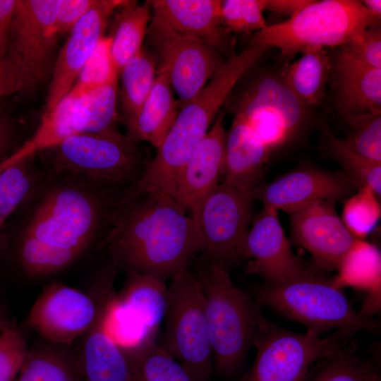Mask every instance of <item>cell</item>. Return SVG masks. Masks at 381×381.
I'll return each instance as SVG.
<instances>
[{
    "instance_id": "cell-42",
    "label": "cell",
    "mask_w": 381,
    "mask_h": 381,
    "mask_svg": "<svg viewBox=\"0 0 381 381\" xmlns=\"http://www.w3.org/2000/svg\"><path fill=\"white\" fill-rule=\"evenodd\" d=\"M97 0H60L56 19L59 34L68 33Z\"/></svg>"
},
{
    "instance_id": "cell-41",
    "label": "cell",
    "mask_w": 381,
    "mask_h": 381,
    "mask_svg": "<svg viewBox=\"0 0 381 381\" xmlns=\"http://www.w3.org/2000/svg\"><path fill=\"white\" fill-rule=\"evenodd\" d=\"M35 83L33 76L8 52L0 64V97L24 90Z\"/></svg>"
},
{
    "instance_id": "cell-7",
    "label": "cell",
    "mask_w": 381,
    "mask_h": 381,
    "mask_svg": "<svg viewBox=\"0 0 381 381\" xmlns=\"http://www.w3.org/2000/svg\"><path fill=\"white\" fill-rule=\"evenodd\" d=\"M136 141L119 132L82 133L46 149L55 171H71L111 183H135L144 167Z\"/></svg>"
},
{
    "instance_id": "cell-48",
    "label": "cell",
    "mask_w": 381,
    "mask_h": 381,
    "mask_svg": "<svg viewBox=\"0 0 381 381\" xmlns=\"http://www.w3.org/2000/svg\"><path fill=\"white\" fill-rule=\"evenodd\" d=\"M1 324H2V322H1V320L0 319V327L1 326Z\"/></svg>"
},
{
    "instance_id": "cell-45",
    "label": "cell",
    "mask_w": 381,
    "mask_h": 381,
    "mask_svg": "<svg viewBox=\"0 0 381 381\" xmlns=\"http://www.w3.org/2000/svg\"><path fill=\"white\" fill-rule=\"evenodd\" d=\"M13 138V123L6 114L0 111V164L10 150Z\"/></svg>"
},
{
    "instance_id": "cell-40",
    "label": "cell",
    "mask_w": 381,
    "mask_h": 381,
    "mask_svg": "<svg viewBox=\"0 0 381 381\" xmlns=\"http://www.w3.org/2000/svg\"><path fill=\"white\" fill-rule=\"evenodd\" d=\"M349 57L375 68H381V27L372 26L338 47Z\"/></svg>"
},
{
    "instance_id": "cell-47",
    "label": "cell",
    "mask_w": 381,
    "mask_h": 381,
    "mask_svg": "<svg viewBox=\"0 0 381 381\" xmlns=\"http://www.w3.org/2000/svg\"><path fill=\"white\" fill-rule=\"evenodd\" d=\"M371 381H381L380 373L376 375Z\"/></svg>"
},
{
    "instance_id": "cell-17",
    "label": "cell",
    "mask_w": 381,
    "mask_h": 381,
    "mask_svg": "<svg viewBox=\"0 0 381 381\" xmlns=\"http://www.w3.org/2000/svg\"><path fill=\"white\" fill-rule=\"evenodd\" d=\"M246 274H257L265 284H278L300 275L306 269L294 254L279 220L277 211L263 207L249 229Z\"/></svg>"
},
{
    "instance_id": "cell-16",
    "label": "cell",
    "mask_w": 381,
    "mask_h": 381,
    "mask_svg": "<svg viewBox=\"0 0 381 381\" xmlns=\"http://www.w3.org/2000/svg\"><path fill=\"white\" fill-rule=\"evenodd\" d=\"M356 188L343 171L305 167L289 172L268 185L255 188L252 196L260 200L265 207L289 213L318 200H345Z\"/></svg>"
},
{
    "instance_id": "cell-36",
    "label": "cell",
    "mask_w": 381,
    "mask_h": 381,
    "mask_svg": "<svg viewBox=\"0 0 381 381\" xmlns=\"http://www.w3.org/2000/svg\"><path fill=\"white\" fill-rule=\"evenodd\" d=\"M266 0L222 1L221 17L229 33L257 32L267 24L263 16Z\"/></svg>"
},
{
    "instance_id": "cell-38",
    "label": "cell",
    "mask_w": 381,
    "mask_h": 381,
    "mask_svg": "<svg viewBox=\"0 0 381 381\" xmlns=\"http://www.w3.org/2000/svg\"><path fill=\"white\" fill-rule=\"evenodd\" d=\"M25 161L0 171V231L5 220L26 197L31 180Z\"/></svg>"
},
{
    "instance_id": "cell-21",
    "label": "cell",
    "mask_w": 381,
    "mask_h": 381,
    "mask_svg": "<svg viewBox=\"0 0 381 381\" xmlns=\"http://www.w3.org/2000/svg\"><path fill=\"white\" fill-rule=\"evenodd\" d=\"M107 305L84 334L75 355L82 381H130L123 348L109 333L106 322Z\"/></svg>"
},
{
    "instance_id": "cell-31",
    "label": "cell",
    "mask_w": 381,
    "mask_h": 381,
    "mask_svg": "<svg viewBox=\"0 0 381 381\" xmlns=\"http://www.w3.org/2000/svg\"><path fill=\"white\" fill-rule=\"evenodd\" d=\"M15 381H82L75 355L65 346L39 344L28 349Z\"/></svg>"
},
{
    "instance_id": "cell-4",
    "label": "cell",
    "mask_w": 381,
    "mask_h": 381,
    "mask_svg": "<svg viewBox=\"0 0 381 381\" xmlns=\"http://www.w3.org/2000/svg\"><path fill=\"white\" fill-rule=\"evenodd\" d=\"M380 25L361 1H315L289 20L267 25L249 44L274 47L291 59L313 47H339L372 26Z\"/></svg>"
},
{
    "instance_id": "cell-28",
    "label": "cell",
    "mask_w": 381,
    "mask_h": 381,
    "mask_svg": "<svg viewBox=\"0 0 381 381\" xmlns=\"http://www.w3.org/2000/svg\"><path fill=\"white\" fill-rule=\"evenodd\" d=\"M332 277L339 289L351 287L367 294L381 295V254L378 248L362 239H356L342 257Z\"/></svg>"
},
{
    "instance_id": "cell-34",
    "label": "cell",
    "mask_w": 381,
    "mask_h": 381,
    "mask_svg": "<svg viewBox=\"0 0 381 381\" xmlns=\"http://www.w3.org/2000/svg\"><path fill=\"white\" fill-rule=\"evenodd\" d=\"M377 195L368 186L345 200L342 222L358 239L365 237L377 224L380 217V205Z\"/></svg>"
},
{
    "instance_id": "cell-22",
    "label": "cell",
    "mask_w": 381,
    "mask_h": 381,
    "mask_svg": "<svg viewBox=\"0 0 381 381\" xmlns=\"http://www.w3.org/2000/svg\"><path fill=\"white\" fill-rule=\"evenodd\" d=\"M334 76L339 103L346 119L381 112V68L367 66L337 49Z\"/></svg>"
},
{
    "instance_id": "cell-25",
    "label": "cell",
    "mask_w": 381,
    "mask_h": 381,
    "mask_svg": "<svg viewBox=\"0 0 381 381\" xmlns=\"http://www.w3.org/2000/svg\"><path fill=\"white\" fill-rule=\"evenodd\" d=\"M69 92L73 96L69 119L73 135L119 131L116 83L110 82L84 92L72 88Z\"/></svg>"
},
{
    "instance_id": "cell-18",
    "label": "cell",
    "mask_w": 381,
    "mask_h": 381,
    "mask_svg": "<svg viewBox=\"0 0 381 381\" xmlns=\"http://www.w3.org/2000/svg\"><path fill=\"white\" fill-rule=\"evenodd\" d=\"M224 113L213 125L187 162L178 181L173 199L195 220L205 200L219 184L224 162Z\"/></svg>"
},
{
    "instance_id": "cell-37",
    "label": "cell",
    "mask_w": 381,
    "mask_h": 381,
    "mask_svg": "<svg viewBox=\"0 0 381 381\" xmlns=\"http://www.w3.org/2000/svg\"><path fill=\"white\" fill-rule=\"evenodd\" d=\"M110 36L101 39L94 52L81 70L73 87L80 92L118 79L111 56Z\"/></svg>"
},
{
    "instance_id": "cell-39",
    "label": "cell",
    "mask_w": 381,
    "mask_h": 381,
    "mask_svg": "<svg viewBox=\"0 0 381 381\" xmlns=\"http://www.w3.org/2000/svg\"><path fill=\"white\" fill-rule=\"evenodd\" d=\"M28 349L22 334L7 328L0 334V381H15L20 372Z\"/></svg>"
},
{
    "instance_id": "cell-46",
    "label": "cell",
    "mask_w": 381,
    "mask_h": 381,
    "mask_svg": "<svg viewBox=\"0 0 381 381\" xmlns=\"http://www.w3.org/2000/svg\"><path fill=\"white\" fill-rule=\"evenodd\" d=\"M362 3L370 15L377 21L380 22L381 19V1L380 0H365Z\"/></svg>"
},
{
    "instance_id": "cell-30",
    "label": "cell",
    "mask_w": 381,
    "mask_h": 381,
    "mask_svg": "<svg viewBox=\"0 0 381 381\" xmlns=\"http://www.w3.org/2000/svg\"><path fill=\"white\" fill-rule=\"evenodd\" d=\"M380 373L373 360L358 353L357 343L353 339L344 347L316 362L302 381H371Z\"/></svg>"
},
{
    "instance_id": "cell-20",
    "label": "cell",
    "mask_w": 381,
    "mask_h": 381,
    "mask_svg": "<svg viewBox=\"0 0 381 381\" xmlns=\"http://www.w3.org/2000/svg\"><path fill=\"white\" fill-rule=\"evenodd\" d=\"M271 152L246 119L236 114L226 134L224 181L252 193Z\"/></svg>"
},
{
    "instance_id": "cell-29",
    "label": "cell",
    "mask_w": 381,
    "mask_h": 381,
    "mask_svg": "<svg viewBox=\"0 0 381 381\" xmlns=\"http://www.w3.org/2000/svg\"><path fill=\"white\" fill-rule=\"evenodd\" d=\"M123 348L128 364L130 381H198L155 341L145 339Z\"/></svg>"
},
{
    "instance_id": "cell-19",
    "label": "cell",
    "mask_w": 381,
    "mask_h": 381,
    "mask_svg": "<svg viewBox=\"0 0 381 381\" xmlns=\"http://www.w3.org/2000/svg\"><path fill=\"white\" fill-rule=\"evenodd\" d=\"M150 23L200 40L218 51L231 48L220 0H151Z\"/></svg>"
},
{
    "instance_id": "cell-43",
    "label": "cell",
    "mask_w": 381,
    "mask_h": 381,
    "mask_svg": "<svg viewBox=\"0 0 381 381\" xmlns=\"http://www.w3.org/2000/svg\"><path fill=\"white\" fill-rule=\"evenodd\" d=\"M16 0H0V62L7 56Z\"/></svg>"
},
{
    "instance_id": "cell-9",
    "label": "cell",
    "mask_w": 381,
    "mask_h": 381,
    "mask_svg": "<svg viewBox=\"0 0 381 381\" xmlns=\"http://www.w3.org/2000/svg\"><path fill=\"white\" fill-rule=\"evenodd\" d=\"M100 207L94 197L81 190H52L34 214L23 237L80 256L98 231Z\"/></svg>"
},
{
    "instance_id": "cell-27",
    "label": "cell",
    "mask_w": 381,
    "mask_h": 381,
    "mask_svg": "<svg viewBox=\"0 0 381 381\" xmlns=\"http://www.w3.org/2000/svg\"><path fill=\"white\" fill-rule=\"evenodd\" d=\"M332 65L324 47L308 49L286 68L282 80L304 104H319L325 96Z\"/></svg>"
},
{
    "instance_id": "cell-35",
    "label": "cell",
    "mask_w": 381,
    "mask_h": 381,
    "mask_svg": "<svg viewBox=\"0 0 381 381\" xmlns=\"http://www.w3.org/2000/svg\"><path fill=\"white\" fill-rule=\"evenodd\" d=\"M349 126L347 145L363 157L381 163V112L346 119Z\"/></svg>"
},
{
    "instance_id": "cell-14",
    "label": "cell",
    "mask_w": 381,
    "mask_h": 381,
    "mask_svg": "<svg viewBox=\"0 0 381 381\" xmlns=\"http://www.w3.org/2000/svg\"><path fill=\"white\" fill-rule=\"evenodd\" d=\"M122 0H97L96 5L73 28L55 64L43 115L50 114L71 91L102 37L109 20Z\"/></svg>"
},
{
    "instance_id": "cell-44",
    "label": "cell",
    "mask_w": 381,
    "mask_h": 381,
    "mask_svg": "<svg viewBox=\"0 0 381 381\" xmlns=\"http://www.w3.org/2000/svg\"><path fill=\"white\" fill-rule=\"evenodd\" d=\"M313 0H266L265 10L289 16V18L307 6Z\"/></svg>"
},
{
    "instance_id": "cell-49",
    "label": "cell",
    "mask_w": 381,
    "mask_h": 381,
    "mask_svg": "<svg viewBox=\"0 0 381 381\" xmlns=\"http://www.w3.org/2000/svg\"><path fill=\"white\" fill-rule=\"evenodd\" d=\"M0 64H1V62H0Z\"/></svg>"
},
{
    "instance_id": "cell-23",
    "label": "cell",
    "mask_w": 381,
    "mask_h": 381,
    "mask_svg": "<svg viewBox=\"0 0 381 381\" xmlns=\"http://www.w3.org/2000/svg\"><path fill=\"white\" fill-rule=\"evenodd\" d=\"M167 75L157 70L153 87L135 118L128 124V137L147 142L157 149L173 127L179 113Z\"/></svg>"
},
{
    "instance_id": "cell-26",
    "label": "cell",
    "mask_w": 381,
    "mask_h": 381,
    "mask_svg": "<svg viewBox=\"0 0 381 381\" xmlns=\"http://www.w3.org/2000/svg\"><path fill=\"white\" fill-rule=\"evenodd\" d=\"M114 14L111 38V56L119 73L126 62L141 49L151 20V3L138 4L124 1Z\"/></svg>"
},
{
    "instance_id": "cell-13",
    "label": "cell",
    "mask_w": 381,
    "mask_h": 381,
    "mask_svg": "<svg viewBox=\"0 0 381 381\" xmlns=\"http://www.w3.org/2000/svg\"><path fill=\"white\" fill-rule=\"evenodd\" d=\"M60 0H16L8 52L34 77H46L57 36Z\"/></svg>"
},
{
    "instance_id": "cell-12",
    "label": "cell",
    "mask_w": 381,
    "mask_h": 381,
    "mask_svg": "<svg viewBox=\"0 0 381 381\" xmlns=\"http://www.w3.org/2000/svg\"><path fill=\"white\" fill-rule=\"evenodd\" d=\"M109 300L97 306L83 292L53 282L36 298L28 323L49 344L70 346L92 327Z\"/></svg>"
},
{
    "instance_id": "cell-33",
    "label": "cell",
    "mask_w": 381,
    "mask_h": 381,
    "mask_svg": "<svg viewBox=\"0 0 381 381\" xmlns=\"http://www.w3.org/2000/svg\"><path fill=\"white\" fill-rule=\"evenodd\" d=\"M327 150L344 169L358 188L368 186L380 197L381 194V163L358 154L327 128L324 129Z\"/></svg>"
},
{
    "instance_id": "cell-6",
    "label": "cell",
    "mask_w": 381,
    "mask_h": 381,
    "mask_svg": "<svg viewBox=\"0 0 381 381\" xmlns=\"http://www.w3.org/2000/svg\"><path fill=\"white\" fill-rule=\"evenodd\" d=\"M164 327L157 345L198 381H211L212 353L204 295L189 266L171 278Z\"/></svg>"
},
{
    "instance_id": "cell-8",
    "label": "cell",
    "mask_w": 381,
    "mask_h": 381,
    "mask_svg": "<svg viewBox=\"0 0 381 381\" xmlns=\"http://www.w3.org/2000/svg\"><path fill=\"white\" fill-rule=\"evenodd\" d=\"M252 193L223 181L203 202L195 220L207 263L228 267L249 258L246 246Z\"/></svg>"
},
{
    "instance_id": "cell-15",
    "label": "cell",
    "mask_w": 381,
    "mask_h": 381,
    "mask_svg": "<svg viewBox=\"0 0 381 381\" xmlns=\"http://www.w3.org/2000/svg\"><path fill=\"white\" fill-rule=\"evenodd\" d=\"M335 202L318 200L289 213L293 241L308 250L315 264L327 271L337 270L357 239L338 216Z\"/></svg>"
},
{
    "instance_id": "cell-32",
    "label": "cell",
    "mask_w": 381,
    "mask_h": 381,
    "mask_svg": "<svg viewBox=\"0 0 381 381\" xmlns=\"http://www.w3.org/2000/svg\"><path fill=\"white\" fill-rule=\"evenodd\" d=\"M119 75L122 116L126 125L137 115L153 87L157 77L155 59L142 47L126 62Z\"/></svg>"
},
{
    "instance_id": "cell-11",
    "label": "cell",
    "mask_w": 381,
    "mask_h": 381,
    "mask_svg": "<svg viewBox=\"0 0 381 381\" xmlns=\"http://www.w3.org/2000/svg\"><path fill=\"white\" fill-rule=\"evenodd\" d=\"M159 66L168 76L181 107L195 97L224 63L218 50L196 39L149 24L146 34Z\"/></svg>"
},
{
    "instance_id": "cell-2",
    "label": "cell",
    "mask_w": 381,
    "mask_h": 381,
    "mask_svg": "<svg viewBox=\"0 0 381 381\" xmlns=\"http://www.w3.org/2000/svg\"><path fill=\"white\" fill-rule=\"evenodd\" d=\"M202 286L212 353L213 370L234 376L253 346L263 316L261 306L236 287L228 270L207 263L197 272Z\"/></svg>"
},
{
    "instance_id": "cell-5",
    "label": "cell",
    "mask_w": 381,
    "mask_h": 381,
    "mask_svg": "<svg viewBox=\"0 0 381 381\" xmlns=\"http://www.w3.org/2000/svg\"><path fill=\"white\" fill-rule=\"evenodd\" d=\"M362 329L351 326L322 337L314 329L298 333L284 329L263 315L253 344L254 363L236 381H302L316 362L346 346Z\"/></svg>"
},
{
    "instance_id": "cell-10",
    "label": "cell",
    "mask_w": 381,
    "mask_h": 381,
    "mask_svg": "<svg viewBox=\"0 0 381 381\" xmlns=\"http://www.w3.org/2000/svg\"><path fill=\"white\" fill-rule=\"evenodd\" d=\"M271 152L287 143L305 121V104L282 80L260 77L233 104Z\"/></svg>"
},
{
    "instance_id": "cell-3",
    "label": "cell",
    "mask_w": 381,
    "mask_h": 381,
    "mask_svg": "<svg viewBox=\"0 0 381 381\" xmlns=\"http://www.w3.org/2000/svg\"><path fill=\"white\" fill-rule=\"evenodd\" d=\"M316 265V264H315ZM316 267H306L298 276L278 284H262L253 291L254 299L291 320L323 334L329 330L359 326L373 332L375 320L362 317L332 278Z\"/></svg>"
},
{
    "instance_id": "cell-24",
    "label": "cell",
    "mask_w": 381,
    "mask_h": 381,
    "mask_svg": "<svg viewBox=\"0 0 381 381\" xmlns=\"http://www.w3.org/2000/svg\"><path fill=\"white\" fill-rule=\"evenodd\" d=\"M116 298L142 325L145 339L155 341L168 303L165 281L126 270L123 289Z\"/></svg>"
},
{
    "instance_id": "cell-1",
    "label": "cell",
    "mask_w": 381,
    "mask_h": 381,
    "mask_svg": "<svg viewBox=\"0 0 381 381\" xmlns=\"http://www.w3.org/2000/svg\"><path fill=\"white\" fill-rule=\"evenodd\" d=\"M107 243L116 267L165 281L200 252L198 227L169 195L159 192L119 198Z\"/></svg>"
}]
</instances>
